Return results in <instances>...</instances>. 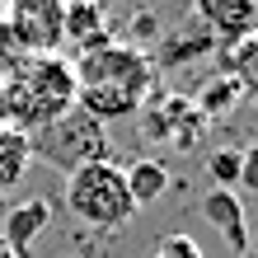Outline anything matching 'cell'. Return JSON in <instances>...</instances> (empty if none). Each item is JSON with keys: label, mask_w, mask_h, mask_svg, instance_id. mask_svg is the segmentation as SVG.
Listing matches in <instances>:
<instances>
[{"label": "cell", "mask_w": 258, "mask_h": 258, "mask_svg": "<svg viewBox=\"0 0 258 258\" xmlns=\"http://www.w3.org/2000/svg\"><path fill=\"white\" fill-rule=\"evenodd\" d=\"M75 85H80V108L94 122H122L136 117L141 103L155 94V61L136 47V42H103L94 52L71 56Z\"/></svg>", "instance_id": "cell-1"}, {"label": "cell", "mask_w": 258, "mask_h": 258, "mask_svg": "<svg viewBox=\"0 0 258 258\" xmlns=\"http://www.w3.org/2000/svg\"><path fill=\"white\" fill-rule=\"evenodd\" d=\"M80 99L75 85V66L66 52H47V56H28L14 80H5V122L14 132L33 136L42 127H52L56 117H66Z\"/></svg>", "instance_id": "cell-2"}, {"label": "cell", "mask_w": 258, "mask_h": 258, "mask_svg": "<svg viewBox=\"0 0 258 258\" xmlns=\"http://www.w3.org/2000/svg\"><path fill=\"white\" fill-rule=\"evenodd\" d=\"M66 211L75 221L94 225V230H117L136 216L127 178L117 169V160H94L66 174Z\"/></svg>", "instance_id": "cell-3"}, {"label": "cell", "mask_w": 258, "mask_h": 258, "mask_svg": "<svg viewBox=\"0 0 258 258\" xmlns=\"http://www.w3.org/2000/svg\"><path fill=\"white\" fill-rule=\"evenodd\" d=\"M28 150H33V160L52 164V169L75 174L80 164L108 160V132H103V122H94V117L75 103L66 117H56L52 127L28 136Z\"/></svg>", "instance_id": "cell-4"}, {"label": "cell", "mask_w": 258, "mask_h": 258, "mask_svg": "<svg viewBox=\"0 0 258 258\" xmlns=\"http://www.w3.org/2000/svg\"><path fill=\"white\" fill-rule=\"evenodd\" d=\"M5 24L28 56H47V52L66 47V5L61 0H10Z\"/></svg>", "instance_id": "cell-5"}, {"label": "cell", "mask_w": 258, "mask_h": 258, "mask_svg": "<svg viewBox=\"0 0 258 258\" xmlns=\"http://www.w3.org/2000/svg\"><path fill=\"white\" fill-rule=\"evenodd\" d=\"M141 108H146V136L150 141H169L174 150H192L207 127L197 117L192 99H183V94H150Z\"/></svg>", "instance_id": "cell-6"}, {"label": "cell", "mask_w": 258, "mask_h": 258, "mask_svg": "<svg viewBox=\"0 0 258 258\" xmlns=\"http://www.w3.org/2000/svg\"><path fill=\"white\" fill-rule=\"evenodd\" d=\"M192 14L216 47H235L258 33V0H192Z\"/></svg>", "instance_id": "cell-7"}, {"label": "cell", "mask_w": 258, "mask_h": 258, "mask_svg": "<svg viewBox=\"0 0 258 258\" xmlns=\"http://www.w3.org/2000/svg\"><path fill=\"white\" fill-rule=\"evenodd\" d=\"M47 225H52V202H47V197H24V202H14V207L5 211L0 244H5L14 258H28Z\"/></svg>", "instance_id": "cell-8"}, {"label": "cell", "mask_w": 258, "mask_h": 258, "mask_svg": "<svg viewBox=\"0 0 258 258\" xmlns=\"http://www.w3.org/2000/svg\"><path fill=\"white\" fill-rule=\"evenodd\" d=\"M202 216L221 230V239L235 253H249V221H244V202H239L235 188H211L202 197Z\"/></svg>", "instance_id": "cell-9"}, {"label": "cell", "mask_w": 258, "mask_h": 258, "mask_svg": "<svg viewBox=\"0 0 258 258\" xmlns=\"http://www.w3.org/2000/svg\"><path fill=\"white\" fill-rule=\"evenodd\" d=\"M66 42L75 52H94L103 42H113L103 0H66Z\"/></svg>", "instance_id": "cell-10"}, {"label": "cell", "mask_w": 258, "mask_h": 258, "mask_svg": "<svg viewBox=\"0 0 258 258\" xmlns=\"http://www.w3.org/2000/svg\"><path fill=\"white\" fill-rule=\"evenodd\" d=\"M122 178H127V192H132V207L141 211V207H155L164 192H169V164L164 160H132L127 169H122Z\"/></svg>", "instance_id": "cell-11"}, {"label": "cell", "mask_w": 258, "mask_h": 258, "mask_svg": "<svg viewBox=\"0 0 258 258\" xmlns=\"http://www.w3.org/2000/svg\"><path fill=\"white\" fill-rule=\"evenodd\" d=\"M33 169V150H28V136L14 132L10 122L0 127V202L24 183V174Z\"/></svg>", "instance_id": "cell-12"}, {"label": "cell", "mask_w": 258, "mask_h": 258, "mask_svg": "<svg viewBox=\"0 0 258 258\" xmlns=\"http://www.w3.org/2000/svg\"><path fill=\"white\" fill-rule=\"evenodd\" d=\"M239 94H244V89H239L230 75H216V80L202 85V94L192 99V108H197V117H202V122H216V117H225V113L239 103Z\"/></svg>", "instance_id": "cell-13"}, {"label": "cell", "mask_w": 258, "mask_h": 258, "mask_svg": "<svg viewBox=\"0 0 258 258\" xmlns=\"http://www.w3.org/2000/svg\"><path fill=\"white\" fill-rule=\"evenodd\" d=\"M225 75L258 99V33L244 38V42H235V47H225Z\"/></svg>", "instance_id": "cell-14"}, {"label": "cell", "mask_w": 258, "mask_h": 258, "mask_svg": "<svg viewBox=\"0 0 258 258\" xmlns=\"http://www.w3.org/2000/svg\"><path fill=\"white\" fill-rule=\"evenodd\" d=\"M211 47H216V38H211L207 28L192 19V24L183 28V33H174V38L164 42V47H160L155 56H160V66H183V61H188V52H211Z\"/></svg>", "instance_id": "cell-15"}, {"label": "cell", "mask_w": 258, "mask_h": 258, "mask_svg": "<svg viewBox=\"0 0 258 258\" xmlns=\"http://www.w3.org/2000/svg\"><path fill=\"white\" fill-rule=\"evenodd\" d=\"M24 61H28V52L19 47V38L10 33V24L0 19V85H5V80H14Z\"/></svg>", "instance_id": "cell-16"}, {"label": "cell", "mask_w": 258, "mask_h": 258, "mask_svg": "<svg viewBox=\"0 0 258 258\" xmlns=\"http://www.w3.org/2000/svg\"><path fill=\"white\" fill-rule=\"evenodd\" d=\"M207 169L216 178V188H239V150H216L207 160Z\"/></svg>", "instance_id": "cell-17"}, {"label": "cell", "mask_w": 258, "mask_h": 258, "mask_svg": "<svg viewBox=\"0 0 258 258\" xmlns=\"http://www.w3.org/2000/svg\"><path fill=\"white\" fill-rule=\"evenodd\" d=\"M150 258H202V244L192 235H164Z\"/></svg>", "instance_id": "cell-18"}, {"label": "cell", "mask_w": 258, "mask_h": 258, "mask_svg": "<svg viewBox=\"0 0 258 258\" xmlns=\"http://www.w3.org/2000/svg\"><path fill=\"white\" fill-rule=\"evenodd\" d=\"M239 188L258 192V136L249 141V150H244V155H239Z\"/></svg>", "instance_id": "cell-19"}, {"label": "cell", "mask_w": 258, "mask_h": 258, "mask_svg": "<svg viewBox=\"0 0 258 258\" xmlns=\"http://www.w3.org/2000/svg\"><path fill=\"white\" fill-rule=\"evenodd\" d=\"M0 127H5V85H0Z\"/></svg>", "instance_id": "cell-20"}, {"label": "cell", "mask_w": 258, "mask_h": 258, "mask_svg": "<svg viewBox=\"0 0 258 258\" xmlns=\"http://www.w3.org/2000/svg\"><path fill=\"white\" fill-rule=\"evenodd\" d=\"M5 10H10V0H0V19H5Z\"/></svg>", "instance_id": "cell-21"}, {"label": "cell", "mask_w": 258, "mask_h": 258, "mask_svg": "<svg viewBox=\"0 0 258 258\" xmlns=\"http://www.w3.org/2000/svg\"><path fill=\"white\" fill-rule=\"evenodd\" d=\"M0 258H14V253H10V249H5V244H0Z\"/></svg>", "instance_id": "cell-22"}, {"label": "cell", "mask_w": 258, "mask_h": 258, "mask_svg": "<svg viewBox=\"0 0 258 258\" xmlns=\"http://www.w3.org/2000/svg\"><path fill=\"white\" fill-rule=\"evenodd\" d=\"M244 258H258V249H249V253H244Z\"/></svg>", "instance_id": "cell-23"}]
</instances>
